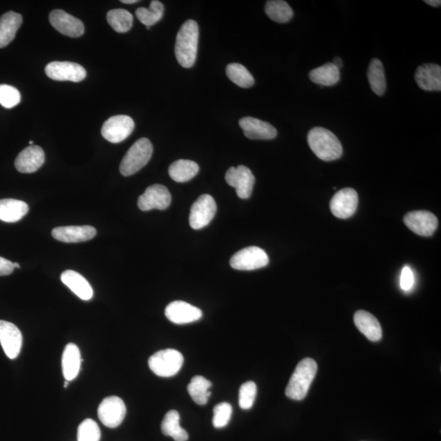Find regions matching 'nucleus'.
Returning <instances> with one entry per match:
<instances>
[{"instance_id": "obj_1", "label": "nucleus", "mask_w": 441, "mask_h": 441, "mask_svg": "<svg viewBox=\"0 0 441 441\" xmlns=\"http://www.w3.org/2000/svg\"><path fill=\"white\" fill-rule=\"evenodd\" d=\"M198 42L197 22L193 20L185 22L176 35L174 49L176 58L183 67H192L196 63Z\"/></svg>"}, {"instance_id": "obj_2", "label": "nucleus", "mask_w": 441, "mask_h": 441, "mask_svg": "<svg viewBox=\"0 0 441 441\" xmlns=\"http://www.w3.org/2000/svg\"><path fill=\"white\" fill-rule=\"evenodd\" d=\"M310 149L319 159L333 161L342 156V146L335 134L322 127L313 128L308 133Z\"/></svg>"}, {"instance_id": "obj_3", "label": "nucleus", "mask_w": 441, "mask_h": 441, "mask_svg": "<svg viewBox=\"0 0 441 441\" xmlns=\"http://www.w3.org/2000/svg\"><path fill=\"white\" fill-rule=\"evenodd\" d=\"M318 366L313 359L305 358L297 365L285 390L287 397L294 401L303 400L317 374Z\"/></svg>"}, {"instance_id": "obj_4", "label": "nucleus", "mask_w": 441, "mask_h": 441, "mask_svg": "<svg viewBox=\"0 0 441 441\" xmlns=\"http://www.w3.org/2000/svg\"><path fill=\"white\" fill-rule=\"evenodd\" d=\"M152 154L153 146L149 139H139L123 158L119 167L120 173L125 176L135 174L147 165Z\"/></svg>"}, {"instance_id": "obj_5", "label": "nucleus", "mask_w": 441, "mask_h": 441, "mask_svg": "<svg viewBox=\"0 0 441 441\" xmlns=\"http://www.w3.org/2000/svg\"><path fill=\"white\" fill-rule=\"evenodd\" d=\"M182 353L174 349L157 351L148 360L153 373L162 378H170L178 374L183 365Z\"/></svg>"}, {"instance_id": "obj_6", "label": "nucleus", "mask_w": 441, "mask_h": 441, "mask_svg": "<svg viewBox=\"0 0 441 441\" xmlns=\"http://www.w3.org/2000/svg\"><path fill=\"white\" fill-rule=\"evenodd\" d=\"M269 257L266 252L257 246L240 250L231 257L230 264L232 268L239 271H253L267 266Z\"/></svg>"}, {"instance_id": "obj_7", "label": "nucleus", "mask_w": 441, "mask_h": 441, "mask_svg": "<svg viewBox=\"0 0 441 441\" xmlns=\"http://www.w3.org/2000/svg\"><path fill=\"white\" fill-rule=\"evenodd\" d=\"M217 212V204L210 194H202L190 208L189 222L192 228H203L213 220Z\"/></svg>"}, {"instance_id": "obj_8", "label": "nucleus", "mask_w": 441, "mask_h": 441, "mask_svg": "<svg viewBox=\"0 0 441 441\" xmlns=\"http://www.w3.org/2000/svg\"><path fill=\"white\" fill-rule=\"evenodd\" d=\"M135 124L128 115H115L104 123L101 128V135L106 140L119 143L127 139L133 132Z\"/></svg>"}, {"instance_id": "obj_9", "label": "nucleus", "mask_w": 441, "mask_h": 441, "mask_svg": "<svg viewBox=\"0 0 441 441\" xmlns=\"http://www.w3.org/2000/svg\"><path fill=\"white\" fill-rule=\"evenodd\" d=\"M126 412V406L122 398L109 397L101 402L97 415L103 425L115 428L122 424Z\"/></svg>"}, {"instance_id": "obj_10", "label": "nucleus", "mask_w": 441, "mask_h": 441, "mask_svg": "<svg viewBox=\"0 0 441 441\" xmlns=\"http://www.w3.org/2000/svg\"><path fill=\"white\" fill-rule=\"evenodd\" d=\"M226 182L231 187L234 188L238 196L242 199H247L251 197L255 178L247 167L240 165L231 167L226 174Z\"/></svg>"}, {"instance_id": "obj_11", "label": "nucleus", "mask_w": 441, "mask_h": 441, "mask_svg": "<svg viewBox=\"0 0 441 441\" xmlns=\"http://www.w3.org/2000/svg\"><path fill=\"white\" fill-rule=\"evenodd\" d=\"M172 201L169 190L160 184H155L147 188L138 201V208L142 211L151 210H165L170 206Z\"/></svg>"}, {"instance_id": "obj_12", "label": "nucleus", "mask_w": 441, "mask_h": 441, "mask_svg": "<svg viewBox=\"0 0 441 441\" xmlns=\"http://www.w3.org/2000/svg\"><path fill=\"white\" fill-rule=\"evenodd\" d=\"M46 75L53 81L81 82L87 72L80 64L69 62H53L45 67Z\"/></svg>"}, {"instance_id": "obj_13", "label": "nucleus", "mask_w": 441, "mask_h": 441, "mask_svg": "<svg viewBox=\"0 0 441 441\" xmlns=\"http://www.w3.org/2000/svg\"><path fill=\"white\" fill-rule=\"evenodd\" d=\"M358 194L354 189L344 188L334 194L331 202L333 215L340 219L354 215L358 207Z\"/></svg>"}, {"instance_id": "obj_14", "label": "nucleus", "mask_w": 441, "mask_h": 441, "mask_svg": "<svg viewBox=\"0 0 441 441\" xmlns=\"http://www.w3.org/2000/svg\"><path fill=\"white\" fill-rule=\"evenodd\" d=\"M49 22L60 33L72 38H78L85 33L83 22L61 9L51 12Z\"/></svg>"}, {"instance_id": "obj_15", "label": "nucleus", "mask_w": 441, "mask_h": 441, "mask_svg": "<svg viewBox=\"0 0 441 441\" xmlns=\"http://www.w3.org/2000/svg\"><path fill=\"white\" fill-rule=\"evenodd\" d=\"M403 222L408 229L421 236H431L438 229V220L433 213L414 211L407 213Z\"/></svg>"}, {"instance_id": "obj_16", "label": "nucleus", "mask_w": 441, "mask_h": 441, "mask_svg": "<svg viewBox=\"0 0 441 441\" xmlns=\"http://www.w3.org/2000/svg\"><path fill=\"white\" fill-rule=\"evenodd\" d=\"M22 334L15 324L0 320V343L9 359H16L22 347Z\"/></svg>"}, {"instance_id": "obj_17", "label": "nucleus", "mask_w": 441, "mask_h": 441, "mask_svg": "<svg viewBox=\"0 0 441 441\" xmlns=\"http://www.w3.org/2000/svg\"><path fill=\"white\" fill-rule=\"evenodd\" d=\"M167 319L176 324H185L197 322L202 317L201 309L183 301H175L166 306Z\"/></svg>"}, {"instance_id": "obj_18", "label": "nucleus", "mask_w": 441, "mask_h": 441, "mask_svg": "<svg viewBox=\"0 0 441 441\" xmlns=\"http://www.w3.org/2000/svg\"><path fill=\"white\" fill-rule=\"evenodd\" d=\"M96 235L97 230L91 226H59L52 231L53 238L64 243L85 242Z\"/></svg>"}, {"instance_id": "obj_19", "label": "nucleus", "mask_w": 441, "mask_h": 441, "mask_svg": "<svg viewBox=\"0 0 441 441\" xmlns=\"http://www.w3.org/2000/svg\"><path fill=\"white\" fill-rule=\"evenodd\" d=\"M239 124L244 136L253 140H271L277 135L276 128L261 119L244 117L240 120Z\"/></svg>"}, {"instance_id": "obj_20", "label": "nucleus", "mask_w": 441, "mask_h": 441, "mask_svg": "<svg viewBox=\"0 0 441 441\" xmlns=\"http://www.w3.org/2000/svg\"><path fill=\"white\" fill-rule=\"evenodd\" d=\"M44 152L39 146H30L23 150L15 160L16 169L22 174H32L44 163Z\"/></svg>"}, {"instance_id": "obj_21", "label": "nucleus", "mask_w": 441, "mask_h": 441, "mask_svg": "<svg viewBox=\"0 0 441 441\" xmlns=\"http://www.w3.org/2000/svg\"><path fill=\"white\" fill-rule=\"evenodd\" d=\"M417 85L422 90H441V67L438 64L425 63L417 69L415 72Z\"/></svg>"}, {"instance_id": "obj_22", "label": "nucleus", "mask_w": 441, "mask_h": 441, "mask_svg": "<svg viewBox=\"0 0 441 441\" xmlns=\"http://www.w3.org/2000/svg\"><path fill=\"white\" fill-rule=\"evenodd\" d=\"M357 328L372 342H378L383 337L382 327L377 318L365 310H358L354 315Z\"/></svg>"}, {"instance_id": "obj_23", "label": "nucleus", "mask_w": 441, "mask_h": 441, "mask_svg": "<svg viewBox=\"0 0 441 441\" xmlns=\"http://www.w3.org/2000/svg\"><path fill=\"white\" fill-rule=\"evenodd\" d=\"M61 281L74 294L83 301L92 299L94 290L85 277L75 271L67 270L63 272Z\"/></svg>"}, {"instance_id": "obj_24", "label": "nucleus", "mask_w": 441, "mask_h": 441, "mask_svg": "<svg viewBox=\"0 0 441 441\" xmlns=\"http://www.w3.org/2000/svg\"><path fill=\"white\" fill-rule=\"evenodd\" d=\"M81 361V351L78 347L74 343H69L65 347L62 359L63 372L66 381L69 382L76 378L80 373Z\"/></svg>"}, {"instance_id": "obj_25", "label": "nucleus", "mask_w": 441, "mask_h": 441, "mask_svg": "<svg viewBox=\"0 0 441 441\" xmlns=\"http://www.w3.org/2000/svg\"><path fill=\"white\" fill-rule=\"evenodd\" d=\"M22 24V17L15 12H8L0 17V49L11 43Z\"/></svg>"}, {"instance_id": "obj_26", "label": "nucleus", "mask_w": 441, "mask_h": 441, "mask_svg": "<svg viewBox=\"0 0 441 441\" xmlns=\"http://www.w3.org/2000/svg\"><path fill=\"white\" fill-rule=\"evenodd\" d=\"M29 212L28 204L18 199H0V220L6 222H17L22 219Z\"/></svg>"}, {"instance_id": "obj_27", "label": "nucleus", "mask_w": 441, "mask_h": 441, "mask_svg": "<svg viewBox=\"0 0 441 441\" xmlns=\"http://www.w3.org/2000/svg\"><path fill=\"white\" fill-rule=\"evenodd\" d=\"M310 80L322 86H333L340 81V69L332 63L313 69L309 74Z\"/></svg>"}, {"instance_id": "obj_28", "label": "nucleus", "mask_w": 441, "mask_h": 441, "mask_svg": "<svg viewBox=\"0 0 441 441\" xmlns=\"http://www.w3.org/2000/svg\"><path fill=\"white\" fill-rule=\"evenodd\" d=\"M199 167L192 160H179L174 162L169 169L171 178L176 183H187L199 173Z\"/></svg>"}, {"instance_id": "obj_29", "label": "nucleus", "mask_w": 441, "mask_h": 441, "mask_svg": "<svg viewBox=\"0 0 441 441\" xmlns=\"http://www.w3.org/2000/svg\"><path fill=\"white\" fill-rule=\"evenodd\" d=\"M161 430L164 435L171 436L175 441H187L189 438L187 431L180 426V415L176 410L167 413L161 424Z\"/></svg>"}, {"instance_id": "obj_30", "label": "nucleus", "mask_w": 441, "mask_h": 441, "mask_svg": "<svg viewBox=\"0 0 441 441\" xmlns=\"http://www.w3.org/2000/svg\"><path fill=\"white\" fill-rule=\"evenodd\" d=\"M212 383L202 376H194L188 386L190 396L199 406H204L211 396Z\"/></svg>"}, {"instance_id": "obj_31", "label": "nucleus", "mask_w": 441, "mask_h": 441, "mask_svg": "<svg viewBox=\"0 0 441 441\" xmlns=\"http://www.w3.org/2000/svg\"><path fill=\"white\" fill-rule=\"evenodd\" d=\"M368 80L374 94L378 96L384 94L387 90L386 76L383 65L379 59L374 58L371 61L368 69Z\"/></svg>"}, {"instance_id": "obj_32", "label": "nucleus", "mask_w": 441, "mask_h": 441, "mask_svg": "<svg viewBox=\"0 0 441 441\" xmlns=\"http://www.w3.org/2000/svg\"><path fill=\"white\" fill-rule=\"evenodd\" d=\"M265 12L274 22L277 23H286L292 19L294 11L290 4L283 0H271L265 6Z\"/></svg>"}, {"instance_id": "obj_33", "label": "nucleus", "mask_w": 441, "mask_h": 441, "mask_svg": "<svg viewBox=\"0 0 441 441\" xmlns=\"http://www.w3.org/2000/svg\"><path fill=\"white\" fill-rule=\"evenodd\" d=\"M106 19L111 27L119 33H125L131 29L133 17L125 9H113L108 13Z\"/></svg>"}, {"instance_id": "obj_34", "label": "nucleus", "mask_w": 441, "mask_h": 441, "mask_svg": "<svg viewBox=\"0 0 441 441\" xmlns=\"http://www.w3.org/2000/svg\"><path fill=\"white\" fill-rule=\"evenodd\" d=\"M164 10L163 3L158 1V0H153L151 2L149 8H138L136 16L142 24L147 26V27H150L161 20L164 15Z\"/></svg>"}, {"instance_id": "obj_35", "label": "nucleus", "mask_w": 441, "mask_h": 441, "mask_svg": "<svg viewBox=\"0 0 441 441\" xmlns=\"http://www.w3.org/2000/svg\"><path fill=\"white\" fill-rule=\"evenodd\" d=\"M226 73L230 80L240 88H248L254 85L253 76L243 65L239 63L229 64L226 67Z\"/></svg>"}, {"instance_id": "obj_36", "label": "nucleus", "mask_w": 441, "mask_h": 441, "mask_svg": "<svg viewBox=\"0 0 441 441\" xmlns=\"http://www.w3.org/2000/svg\"><path fill=\"white\" fill-rule=\"evenodd\" d=\"M78 441H100L101 430L97 422L88 419L83 421L78 428Z\"/></svg>"}, {"instance_id": "obj_37", "label": "nucleus", "mask_w": 441, "mask_h": 441, "mask_svg": "<svg viewBox=\"0 0 441 441\" xmlns=\"http://www.w3.org/2000/svg\"><path fill=\"white\" fill-rule=\"evenodd\" d=\"M257 396V386L255 383H244L240 388L239 405L242 410H250L253 406Z\"/></svg>"}, {"instance_id": "obj_38", "label": "nucleus", "mask_w": 441, "mask_h": 441, "mask_svg": "<svg viewBox=\"0 0 441 441\" xmlns=\"http://www.w3.org/2000/svg\"><path fill=\"white\" fill-rule=\"evenodd\" d=\"M232 415V407L228 403H218L213 408V424L216 428H224L229 424Z\"/></svg>"}, {"instance_id": "obj_39", "label": "nucleus", "mask_w": 441, "mask_h": 441, "mask_svg": "<svg viewBox=\"0 0 441 441\" xmlns=\"http://www.w3.org/2000/svg\"><path fill=\"white\" fill-rule=\"evenodd\" d=\"M21 101V94L19 91L11 85H0V104L3 108L11 109L19 104Z\"/></svg>"}, {"instance_id": "obj_40", "label": "nucleus", "mask_w": 441, "mask_h": 441, "mask_svg": "<svg viewBox=\"0 0 441 441\" xmlns=\"http://www.w3.org/2000/svg\"><path fill=\"white\" fill-rule=\"evenodd\" d=\"M415 283V276L414 273H413L411 268L408 267H405L403 268L401 276V281L400 285L401 288L403 291H410L413 286H414Z\"/></svg>"}, {"instance_id": "obj_41", "label": "nucleus", "mask_w": 441, "mask_h": 441, "mask_svg": "<svg viewBox=\"0 0 441 441\" xmlns=\"http://www.w3.org/2000/svg\"><path fill=\"white\" fill-rule=\"evenodd\" d=\"M14 270L13 263L0 257V276L10 275Z\"/></svg>"}, {"instance_id": "obj_42", "label": "nucleus", "mask_w": 441, "mask_h": 441, "mask_svg": "<svg viewBox=\"0 0 441 441\" xmlns=\"http://www.w3.org/2000/svg\"><path fill=\"white\" fill-rule=\"evenodd\" d=\"M332 63L334 65V66L340 69L343 67V62L340 58H334Z\"/></svg>"}, {"instance_id": "obj_43", "label": "nucleus", "mask_w": 441, "mask_h": 441, "mask_svg": "<svg viewBox=\"0 0 441 441\" xmlns=\"http://www.w3.org/2000/svg\"><path fill=\"white\" fill-rule=\"evenodd\" d=\"M425 3L433 7H440L441 4L440 0H426Z\"/></svg>"}, {"instance_id": "obj_44", "label": "nucleus", "mask_w": 441, "mask_h": 441, "mask_svg": "<svg viewBox=\"0 0 441 441\" xmlns=\"http://www.w3.org/2000/svg\"><path fill=\"white\" fill-rule=\"evenodd\" d=\"M123 3H126V4H133V3H138V0H122V1Z\"/></svg>"}, {"instance_id": "obj_45", "label": "nucleus", "mask_w": 441, "mask_h": 441, "mask_svg": "<svg viewBox=\"0 0 441 441\" xmlns=\"http://www.w3.org/2000/svg\"><path fill=\"white\" fill-rule=\"evenodd\" d=\"M13 267L20 269L21 268L20 264L17 263H13Z\"/></svg>"}, {"instance_id": "obj_46", "label": "nucleus", "mask_w": 441, "mask_h": 441, "mask_svg": "<svg viewBox=\"0 0 441 441\" xmlns=\"http://www.w3.org/2000/svg\"><path fill=\"white\" fill-rule=\"evenodd\" d=\"M68 383H69L68 381H66V382H65V383H64V388H67L68 387Z\"/></svg>"}, {"instance_id": "obj_47", "label": "nucleus", "mask_w": 441, "mask_h": 441, "mask_svg": "<svg viewBox=\"0 0 441 441\" xmlns=\"http://www.w3.org/2000/svg\"><path fill=\"white\" fill-rule=\"evenodd\" d=\"M29 143L31 146H33V141H30Z\"/></svg>"}]
</instances>
